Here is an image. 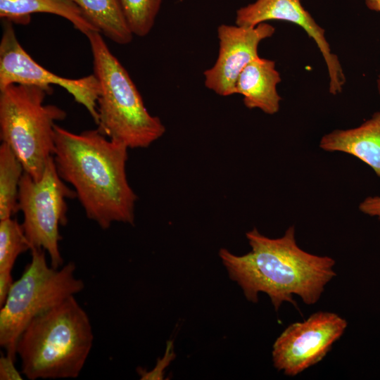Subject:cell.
<instances>
[{
  "label": "cell",
  "mask_w": 380,
  "mask_h": 380,
  "mask_svg": "<svg viewBox=\"0 0 380 380\" xmlns=\"http://www.w3.org/2000/svg\"><path fill=\"white\" fill-rule=\"evenodd\" d=\"M246 236L251 248L248 253L236 255L221 248L219 256L230 279L251 302L257 303L258 294L265 293L277 311L284 302L296 307L293 295L313 305L336 276L332 258L310 253L298 246L294 226L279 238H269L256 228Z\"/></svg>",
  "instance_id": "7a4b0ae2"
},
{
  "label": "cell",
  "mask_w": 380,
  "mask_h": 380,
  "mask_svg": "<svg viewBox=\"0 0 380 380\" xmlns=\"http://www.w3.org/2000/svg\"><path fill=\"white\" fill-rule=\"evenodd\" d=\"M75 197V191L58 175L53 156L39 180L24 172L20 182L18 208L23 215L25 235L31 250L44 249L54 268H60L63 263L59 249L62 239L59 227L68 222L67 199Z\"/></svg>",
  "instance_id": "52a82bcc"
},
{
  "label": "cell",
  "mask_w": 380,
  "mask_h": 380,
  "mask_svg": "<svg viewBox=\"0 0 380 380\" xmlns=\"http://www.w3.org/2000/svg\"><path fill=\"white\" fill-rule=\"evenodd\" d=\"M37 13L54 14L65 18L87 35L96 29L72 0H0V17L13 23L26 25Z\"/></svg>",
  "instance_id": "5bb4252c"
},
{
  "label": "cell",
  "mask_w": 380,
  "mask_h": 380,
  "mask_svg": "<svg viewBox=\"0 0 380 380\" xmlns=\"http://www.w3.org/2000/svg\"><path fill=\"white\" fill-rule=\"evenodd\" d=\"M275 32L267 23L255 27L222 24L217 27L219 51L214 65L203 72L205 86L216 94H235V84L243 68L258 58L260 43Z\"/></svg>",
  "instance_id": "30bf717a"
},
{
  "label": "cell",
  "mask_w": 380,
  "mask_h": 380,
  "mask_svg": "<svg viewBox=\"0 0 380 380\" xmlns=\"http://www.w3.org/2000/svg\"><path fill=\"white\" fill-rule=\"evenodd\" d=\"M94 341L87 313L75 296L39 314L20 334L16 347L21 372L30 380L77 378Z\"/></svg>",
  "instance_id": "3957f363"
},
{
  "label": "cell",
  "mask_w": 380,
  "mask_h": 380,
  "mask_svg": "<svg viewBox=\"0 0 380 380\" xmlns=\"http://www.w3.org/2000/svg\"><path fill=\"white\" fill-rule=\"evenodd\" d=\"M268 20L287 21L303 28L314 40L324 60L329 78V93L337 95L342 91L346 76L339 59L331 51L325 30L303 7L300 0H256L236 12L237 25L255 27Z\"/></svg>",
  "instance_id": "8fae6325"
},
{
  "label": "cell",
  "mask_w": 380,
  "mask_h": 380,
  "mask_svg": "<svg viewBox=\"0 0 380 380\" xmlns=\"http://www.w3.org/2000/svg\"><path fill=\"white\" fill-rule=\"evenodd\" d=\"M89 23L108 39L127 44L133 39L125 18L120 0H72Z\"/></svg>",
  "instance_id": "9a60e30c"
},
{
  "label": "cell",
  "mask_w": 380,
  "mask_h": 380,
  "mask_svg": "<svg viewBox=\"0 0 380 380\" xmlns=\"http://www.w3.org/2000/svg\"><path fill=\"white\" fill-rule=\"evenodd\" d=\"M319 147L326 151L351 155L369 166L380 177V112L360 126L335 129L324 135Z\"/></svg>",
  "instance_id": "4fadbf2b"
},
{
  "label": "cell",
  "mask_w": 380,
  "mask_h": 380,
  "mask_svg": "<svg viewBox=\"0 0 380 380\" xmlns=\"http://www.w3.org/2000/svg\"><path fill=\"white\" fill-rule=\"evenodd\" d=\"M86 36L100 89L97 129L129 148L149 146L164 134L165 125L148 113L128 72L108 49L102 34L92 31Z\"/></svg>",
  "instance_id": "277c9868"
},
{
  "label": "cell",
  "mask_w": 380,
  "mask_h": 380,
  "mask_svg": "<svg viewBox=\"0 0 380 380\" xmlns=\"http://www.w3.org/2000/svg\"><path fill=\"white\" fill-rule=\"evenodd\" d=\"M365 1L369 10L380 13V0H365Z\"/></svg>",
  "instance_id": "44dd1931"
},
{
  "label": "cell",
  "mask_w": 380,
  "mask_h": 380,
  "mask_svg": "<svg viewBox=\"0 0 380 380\" xmlns=\"http://www.w3.org/2000/svg\"><path fill=\"white\" fill-rule=\"evenodd\" d=\"M30 251V262L13 282L0 310V345L14 359L18 338L30 322L84 288L75 277L73 262L54 268L48 265L44 249Z\"/></svg>",
  "instance_id": "8992f818"
},
{
  "label": "cell",
  "mask_w": 380,
  "mask_h": 380,
  "mask_svg": "<svg viewBox=\"0 0 380 380\" xmlns=\"http://www.w3.org/2000/svg\"><path fill=\"white\" fill-rule=\"evenodd\" d=\"M376 84H377V89L379 91V94H380V73L378 76Z\"/></svg>",
  "instance_id": "7402d4cb"
},
{
  "label": "cell",
  "mask_w": 380,
  "mask_h": 380,
  "mask_svg": "<svg viewBox=\"0 0 380 380\" xmlns=\"http://www.w3.org/2000/svg\"><path fill=\"white\" fill-rule=\"evenodd\" d=\"M347 325L346 320L338 315L325 311L290 324L273 344L274 367L289 376L299 374L326 356Z\"/></svg>",
  "instance_id": "9c48e42d"
},
{
  "label": "cell",
  "mask_w": 380,
  "mask_h": 380,
  "mask_svg": "<svg viewBox=\"0 0 380 380\" xmlns=\"http://www.w3.org/2000/svg\"><path fill=\"white\" fill-rule=\"evenodd\" d=\"M0 42V89L13 84L34 85L51 94V85L59 86L82 105L92 117L98 120L97 99L99 84L94 74L77 79L63 77L37 63L18 40L13 23L2 19Z\"/></svg>",
  "instance_id": "ba28073f"
},
{
  "label": "cell",
  "mask_w": 380,
  "mask_h": 380,
  "mask_svg": "<svg viewBox=\"0 0 380 380\" xmlns=\"http://www.w3.org/2000/svg\"><path fill=\"white\" fill-rule=\"evenodd\" d=\"M28 250L22 224L12 217L0 220V272L11 273L18 257Z\"/></svg>",
  "instance_id": "e0dca14e"
},
{
  "label": "cell",
  "mask_w": 380,
  "mask_h": 380,
  "mask_svg": "<svg viewBox=\"0 0 380 380\" xmlns=\"http://www.w3.org/2000/svg\"><path fill=\"white\" fill-rule=\"evenodd\" d=\"M359 210L365 215L380 220V196L365 198L360 203Z\"/></svg>",
  "instance_id": "ffe728a7"
},
{
  "label": "cell",
  "mask_w": 380,
  "mask_h": 380,
  "mask_svg": "<svg viewBox=\"0 0 380 380\" xmlns=\"http://www.w3.org/2000/svg\"><path fill=\"white\" fill-rule=\"evenodd\" d=\"M23 166L11 147L0 146V220L11 217L19 211L18 190Z\"/></svg>",
  "instance_id": "2e32d148"
},
{
  "label": "cell",
  "mask_w": 380,
  "mask_h": 380,
  "mask_svg": "<svg viewBox=\"0 0 380 380\" xmlns=\"http://www.w3.org/2000/svg\"><path fill=\"white\" fill-rule=\"evenodd\" d=\"M163 0H120L127 24L134 36L146 37L152 30Z\"/></svg>",
  "instance_id": "ac0fdd59"
},
{
  "label": "cell",
  "mask_w": 380,
  "mask_h": 380,
  "mask_svg": "<svg viewBox=\"0 0 380 380\" xmlns=\"http://www.w3.org/2000/svg\"><path fill=\"white\" fill-rule=\"evenodd\" d=\"M54 131L58 173L74 188L87 217L103 229L134 224L137 196L126 175L129 148L97 129L75 134L56 124Z\"/></svg>",
  "instance_id": "6da1fadb"
},
{
  "label": "cell",
  "mask_w": 380,
  "mask_h": 380,
  "mask_svg": "<svg viewBox=\"0 0 380 380\" xmlns=\"http://www.w3.org/2000/svg\"><path fill=\"white\" fill-rule=\"evenodd\" d=\"M15 359L8 355H1L0 357V379L22 380L20 373L15 366Z\"/></svg>",
  "instance_id": "d6986e66"
},
{
  "label": "cell",
  "mask_w": 380,
  "mask_h": 380,
  "mask_svg": "<svg viewBox=\"0 0 380 380\" xmlns=\"http://www.w3.org/2000/svg\"><path fill=\"white\" fill-rule=\"evenodd\" d=\"M281 81L275 62L258 56L239 75L235 84V94L243 96L246 108H258L266 114L274 115L280 107L281 97L277 87Z\"/></svg>",
  "instance_id": "7c38bea8"
},
{
  "label": "cell",
  "mask_w": 380,
  "mask_h": 380,
  "mask_svg": "<svg viewBox=\"0 0 380 380\" xmlns=\"http://www.w3.org/2000/svg\"><path fill=\"white\" fill-rule=\"evenodd\" d=\"M46 89L13 84L0 89V138L21 162L24 170L39 180L55 149L56 122L66 113L45 105Z\"/></svg>",
  "instance_id": "5b68a950"
}]
</instances>
